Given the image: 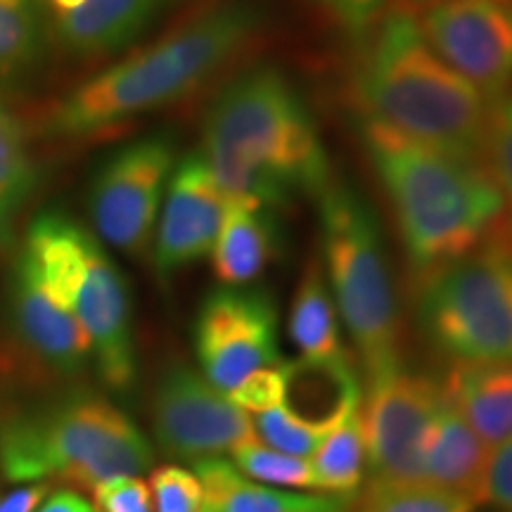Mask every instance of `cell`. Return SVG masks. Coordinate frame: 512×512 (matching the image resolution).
<instances>
[{"instance_id": "cell-22", "label": "cell", "mask_w": 512, "mask_h": 512, "mask_svg": "<svg viewBox=\"0 0 512 512\" xmlns=\"http://www.w3.org/2000/svg\"><path fill=\"white\" fill-rule=\"evenodd\" d=\"M290 337L304 358H330L347 354L337 323V306L330 285L325 283L318 256H311L290 309Z\"/></svg>"}, {"instance_id": "cell-35", "label": "cell", "mask_w": 512, "mask_h": 512, "mask_svg": "<svg viewBox=\"0 0 512 512\" xmlns=\"http://www.w3.org/2000/svg\"><path fill=\"white\" fill-rule=\"evenodd\" d=\"M48 494V482L22 484L19 489L10 491L8 496L0 498V512H36V508L46 501Z\"/></svg>"}, {"instance_id": "cell-17", "label": "cell", "mask_w": 512, "mask_h": 512, "mask_svg": "<svg viewBox=\"0 0 512 512\" xmlns=\"http://www.w3.org/2000/svg\"><path fill=\"white\" fill-rule=\"evenodd\" d=\"M283 408L294 420L320 434L342 425L361 406V382L349 354L299 358L283 363Z\"/></svg>"}, {"instance_id": "cell-29", "label": "cell", "mask_w": 512, "mask_h": 512, "mask_svg": "<svg viewBox=\"0 0 512 512\" xmlns=\"http://www.w3.org/2000/svg\"><path fill=\"white\" fill-rule=\"evenodd\" d=\"M252 425L256 439H259L261 444L297 458H311L325 437V434L311 430V427L294 420L283 406H275L271 411L256 413Z\"/></svg>"}, {"instance_id": "cell-27", "label": "cell", "mask_w": 512, "mask_h": 512, "mask_svg": "<svg viewBox=\"0 0 512 512\" xmlns=\"http://www.w3.org/2000/svg\"><path fill=\"white\" fill-rule=\"evenodd\" d=\"M475 501L427 482H373L358 512H472Z\"/></svg>"}, {"instance_id": "cell-9", "label": "cell", "mask_w": 512, "mask_h": 512, "mask_svg": "<svg viewBox=\"0 0 512 512\" xmlns=\"http://www.w3.org/2000/svg\"><path fill=\"white\" fill-rule=\"evenodd\" d=\"M171 174L174 145L164 136L136 140L107 159L88 200L98 238L124 254H145Z\"/></svg>"}, {"instance_id": "cell-37", "label": "cell", "mask_w": 512, "mask_h": 512, "mask_svg": "<svg viewBox=\"0 0 512 512\" xmlns=\"http://www.w3.org/2000/svg\"><path fill=\"white\" fill-rule=\"evenodd\" d=\"M406 3H418V5H427V3H432V0H403V5Z\"/></svg>"}, {"instance_id": "cell-26", "label": "cell", "mask_w": 512, "mask_h": 512, "mask_svg": "<svg viewBox=\"0 0 512 512\" xmlns=\"http://www.w3.org/2000/svg\"><path fill=\"white\" fill-rule=\"evenodd\" d=\"M235 467L242 475L254 482L278 486V489H313L316 491V477H313L311 460L287 456L275 448L261 444L259 439H247L230 451Z\"/></svg>"}, {"instance_id": "cell-28", "label": "cell", "mask_w": 512, "mask_h": 512, "mask_svg": "<svg viewBox=\"0 0 512 512\" xmlns=\"http://www.w3.org/2000/svg\"><path fill=\"white\" fill-rule=\"evenodd\" d=\"M484 164L501 190L512 240V91L489 107L484 138Z\"/></svg>"}, {"instance_id": "cell-18", "label": "cell", "mask_w": 512, "mask_h": 512, "mask_svg": "<svg viewBox=\"0 0 512 512\" xmlns=\"http://www.w3.org/2000/svg\"><path fill=\"white\" fill-rule=\"evenodd\" d=\"M489 453L491 448L477 437L470 422L446 396L427 434L425 458H422L425 482L467 496L477 505Z\"/></svg>"}, {"instance_id": "cell-30", "label": "cell", "mask_w": 512, "mask_h": 512, "mask_svg": "<svg viewBox=\"0 0 512 512\" xmlns=\"http://www.w3.org/2000/svg\"><path fill=\"white\" fill-rule=\"evenodd\" d=\"M155 512H202L204 489L200 477L181 465H162L150 475Z\"/></svg>"}, {"instance_id": "cell-11", "label": "cell", "mask_w": 512, "mask_h": 512, "mask_svg": "<svg viewBox=\"0 0 512 512\" xmlns=\"http://www.w3.org/2000/svg\"><path fill=\"white\" fill-rule=\"evenodd\" d=\"M420 29L434 53L494 105L512 88V0H432Z\"/></svg>"}, {"instance_id": "cell-10", "label": "cell", "mask_w": 512, "mask_h": 512, "mask_svg": "<svg viewBox=\"0 0 512 512\" xmlns=\"http://www.w3.org/2000/svg\"><path fill=\"white\" fill-rule=\"evenodd\" d=\"M444 401V382L403 368L368 384L361 420L373 482H425L422 458L427 434Z\"/></svg>"}, {"instance_id": "cell-31", "label": "cell", "mask_w": 512, "mask_h": 512, "mask_svg": "<svg viewBox=\"0 0 512 512\" xmlns=\"http://www.w3.org/2000/svg\"><path fill=\"white\" fill-rule=\"evenodd\" d=\"M91 494L95 512H155L150 484L138 475L105 479Z\"/></svg>"}, {"instance_id": "cell-34", "label": "cell", "mask_w": 512, "mask_h": 512, "mask_svg": "<svg viewBox=\"0 0 512 512\" xmlns=\"http://www.w3.org/2000/svg\"><path fill=\"white\" fill-rule=\"evenodd\" d=\"M332 15L342 19L344 27H349L356 34L370 27L373 17L380 12L384 0H320Z\"/></svg>"}, {"instance_id": "cell-16", "label": "cell", "mask_w": 512, "mask_h": 512, "mask_svg": "<svg viewBox=\"0 0 512 512\" xmlns=\"http://www.w3.org/2000/svg\"><path fill=\"white\" fill-rule=\"evenodd\" d=\"M176 0H81L48 17L50 38L76 60H93L131 46Z\"/></svg>"}, {"instance_id": "cell-20", "label": "cell", "mask_w": 512, "mask_h": 512, "mask_svg": "<svg viewBox=\"0 0 512 512\" xmlns=\"http://www.w3.org/2000/svg\"><path fill=\"white\" fill-rule=\"evenodd\" d=\"M444 389L486 446L512 437V361L453 363Z\"/></svg>"}, {"instance_id": "cell-14", "label": "cell", "mask_w": 512, "mask_h": 512, "mask_svg": "<svg viewBox=\"0 0 512 512\" xmlns=\"http://www.w3.org/2000/svg\"><path fill=\"white\" fill-rule=\"evenodd\" d=\"M226 214V197L202 152L176 166L166 185L155 228V266L164 275L211 252Z\"/></svg>"}, {"instance_id": "cell-23", "label": "cell", "mask_w": 512, "mask_h": 512, "mask_svg": "<svg viewBox=\"0 0 512 512\" xmlns=\"http://www.w3.org/2000/svg\"><path fill=\"white\" fill-rule=\"evenodd\" d=\"M36 188V162L27 131L15 112L0 100V249L15 238L19 211Z\"/></svg>"}, {"instance_id": "cell-13", "label": "cell", "mask_w": 512, "mask_h": 512, "mask_svg": "<svg viewBox=\"0 0 512 512\" xmlns=\"http://www.w3.org/2000/svg\"><path fill=\"white\" fill-rule=\"evenodd\" d=\"M152 430L164 453L192 463L221 458L256 437L252 420L238 403L185 366L171 368L157 384Z\"/></svg>"}, {"instance_id": "cell-3", "label": "cell", "mask_w": 512, "mask_h": 512, "mask_svg": "<svg viewBox=\"0 0 512 512\" xmlns=\"http://www.w3.org/2000/svg\"><path fill=\"white\" fill-rule=\"evenodd\" d=\"M408 259L418 273L508 233V214L484 159L458 157L366 119L361 124Z\"/></svg>"}, {"instance_id": "cell-19", "label": "cell", "mask_w": 512, "mask_h": 512, "mask_svg": "<svg viewBox=\"0 0 512 512\" xmlns=\"http://www.w3.org/2000/svg\"><path fill=\"white\" fill-rule=\"evenodd\" d=\"M195 475L202 482L207 512H351L347 498L290 494L278 486L254 482L221 458L195 463Z\"/></svg>"}, {"instance_id": "cell-32", "label": "cell", "mask_w": 512, "mask_h": 512, "mask_svg": "<svg viewBox=\"0 0 512 512\" xmlns=\"http://www.w3.org/2000/svg\"><path fill=\"white\" fill-rule=\"evenodd\" d=\"M285 373L283 363L273 368H261L245 377L228 396L238 403L245 413H264L275 406H283Z\"/></svg>"}, {"instance_id": "cell-36", "label": "cell", "mask_w": 512, "mask_h": 512, "mask_svg": "<svg viewBox=\"0 0 512 512\" xmlns=\"http://www.w3.org/2000/svg\"><path fill=\"white\" fill-rule=\"evenodd\" d=\"M36 512H95L93 503L74 489H60L46 496Z\"/></svg>"}, {"instance_id": "cell-2", "label": "cell", "mask_w": 512, "mask_h": 512, "mask_svg": "<svg viewBox=\"0 0 512 512\" xmlns=\"http://www.w3.org/2000/svg\"><path fill=\"white\" fill-rule=\"evenodd\" d=\"M261 8L254 0H223L171 34L91 76L41 117L43 136L79 140L100 136L138 114L195 93L226 69L259 34Z\"/></svg>"}, {"instance_id": "cell-24", "label": "cell", "mask_w": 512, "mask_h": 512, "mask_svg": "<svg viewBox=\"0 0 512 512\" xmlns=\"http://www.w3.org/2000/svg\"><path fill=\"white\" fill-rule=\"evenodd\" d=\"M366 463V437H363L361 408H358L342 425L325 434L311 456L316 491L351 498L361 489Z\"/></svg>"}, {"instance_id": "cell-7", "label": "cell", "mask_w": 512, "mask_h": 512, "mask_svg": "<svg viewBox=\"0 0 512 512\" xmlns=\"http://www.w3.org/2000/svg\"><path fill=\"white\" fill-rule=\"evenodd\" d=\"M24 249L79 318L102 380L112 389L131 387L136 377L131 297L100 240L60 211H46L29 226Z\"/></svg>"}, {"instance_id": "cell-1", "label": "cell", "mask_w": 512, "mask_h": 512, "mask_svg": "<svg viewBox=\"0 0 512 512\" xmlns=\"http://www.w3.org/2000/svg\"><path fill=\"white\" fill-rule=\"evenodd\" d=\"M202 157L226 202L266 209L297 190L318 195L332 178L309 107L271 64L221 88L204 117Z\"/></svg>"}, {"instance_id": "cell-4", "label": "cell", "mask_w": 512, "mask_h": 512, "mask_svg": "<svg viewBox=\"0 0 512 512\" xmlns=\"http://www.w3.org/2000/svg\"><path fill=\"white\" fill-rule=\"evenodd\" d=\"M354 93L366 119L451 155L484 159L491 105L434 53L408 5H396L370 31Z\"/></svg>"}, {"instance_id": "cell-25", "label": "cell", "mask_w": 512, "mask_h": 512, "mask_svg": "<svg viewBox=\"0 0 512 512\" xmlns=\"http://www.w3.org/2000/svg\"><path fill=\"white\" fill-rule=\"evenodd\" d=\"M48 36L46 0H0V83L27 74Z\"/></svg>"}, {"instance_id": "cell-38", "label": "cell", "mask_w": 512, "mask_h": 512, "mask_svg": "<svg viewBox=\"0 0 512 512\" xmlns=\"http://www.w3.org/2000/svg\"><path fill=\"white\" fill-rule=\"evenodd\" d=\"M3 373H5V370H3V361H0V377H3Z\"/></svg>"}, {"instance_id": "cell-5", "label": "cell", "mask_w": 512, "mask_h": 512, "mask_svg": "<svg viewBox=\"0 0 512 512\" xmlns=\"http://www.w3.org/2000/svg\"><path fill=\"white\" fill-rule=\"evenodd\" d=\"M152 446L110 401L83 396L15 418L0 430V470L17 484L57 482L91 491L152 467Z\"/></svg>"}, {"instance_id": "cell-12", "label": "cell", "mask_w": 512, "mask_h": 512, "mask_svg": "<svg viewBox=\"0 0 512 512\" xmlns=\"http://www.w3.org/2000/svg\"><path fill=\"white\" fill-rule=\"evenodd\" d=\"M275 323V306L266 292L240 287L211 292L195 325L202 375L230 394L256 370L280 366Z\"/></svg>"}, {"instance_id": "cell-15", "label": "cell", "mask_w": 512, "mask_h": 512, "mask_svg": "<svg viewBox=\"0 0 512 512\" xmlns=\"http://www.w3.org/2000/svg\"><path fill=\"white\" fill-rule=\"evenodd\" d=\"M10 306L19 335L55 370L76 373L93 358L91 339L79 318L43 278L24 247L12 268Z\"/></svg>"}, {"instance_id": "cell-21", "label": "cell", "mask_w": 512, "mask_h": 512, "mask_svg": "<svg viewBox=\"0 0 512 512\" xmlns=\"http://www.w3.org/2000/svg\"><path fill=\"white\" fill-rule=\"evenodd\" d=\"M211 271L226 287L254 283L275 254V230L266 207L226 202V214L211 247Z\"/></svg>"}, {"instance_id": "cell-6", "label": "cell", "mask_w": 512, "mask_h": 512, "mask_svg": "<svg viewBox=\"0 0 512 512\" xmlns=\"http://www.w3.org/2000/svg\"><path fill=\"white\" fill-rule=\"evenodd\" d=\"M328 285L368 384L401 370V318L380 230L366 202L332 181L318 192Z\"/></svg>"}, {"instance_id": "cell-33", "label": "cell", "mask_w": 512, "mask_h": 512, "mask_svg": "<svg viewBox=\"0 0 512 512\" xmlns=\"http://www.w3.org/2000/svg\"><path fill=\"white\" fill-rule=\"evenodd\" d=\"M479 503H491L505 512H512V437L491 448Z\"/></svg>"}, {"instance_id": "cell-39", "label": "cell", "mask_w": 512, "mask_h": 512, "mask_svg": "<svg viewBox=\"0 0 512 512\" xmlns=\"http://www.w3.org/2000/svg\"><path fill=\"white\" fill-rule=\"evenodd\" d=\"M202 512H207V510H202Z\"/></svg>"}, {"instance_id": "cell-8", "label": "cell", "mask_w": 512, "mask_h": 512, "mask_svg": "<svg viewBox=\"0 0 512 512\" xmlns=\"http://www.w3.org/2000/svg\"><path fill=\"white\" fill-rule=\"evenodd\" d=\"M418 325L453 363L512 361L510 233L418 273Z\"/></svg>"}]
</instances>
